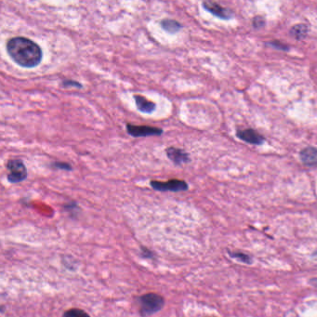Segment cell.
<instances>
[{"label": "cell", "instance_id": "8", "mask_svg": "<svg viewBox=\"0 0 317 317\" xmlns=\"http://www.w3.org/2000/svg\"><path fill=\"white\" fill-rule=\"evenodd\" d=\"M237 135L239 139L245 143L255 145H260L264 143V138L262 137L257 131L251 129L247 130H238Z\"/></svg>", "mask_w": 317, "mask_h": 317}, {"label": "cell", "instance_id": "12", "mask_svg": "<svg viewBox=\"0 0 317 317\" xmlns=\"http://www.w3.org/2000/svg\"><path fill=\"white\" fill-rule=\"evenodd\" d=\"M290 33L292 36L295 37L296 39L301 40L307 35L308 27L305 24H297L294 27H292Z\"/></svg>", "mask_w": 317, "mask_h": 317}, {"label": "cell", "instance_id": "6", "mask_svg": "<svg viewBox=\"0 0 317 317\" xmlns=\"http://www.w3.org/2000/svg\"><path fill=\"white\" fill-rule=\"evenodd\" d=\"M202 6L207 11H209V13L216 16L220 19L229 20L233 17V12L231 11L229 8L224 7L223 6H221L220 4L216 3V2L206 1V2L202 3Z\"/></svg>", "mask_w": 317, "mask_h": 317}, {"label": "cell", "instance_id": "7", "mask_svg": "<svg viewBox=\"0 0 317 317\" xmlns=\"http://www.w3.org/2000/svg\"><path fill=\"white\" fill-rule=\"evenodd\" d=\"M166 154L167 158L172 161L175 165L186 164L190 161V157L187 153L180 148L167 147L166 149Z\"/></svg>", "mask_w": 317, "mask_h": 317}, {"label": "cell", "instance_id": "10", "mask_svg": "<svg viewBox=\"0 0 317 317\" xmlns=\"http://www.w3.org/2000/svg\"><path fill=\"white\" fill-rule=\"evenodd\" d=\"M301 160L306 166H316L317 165V148L316 147H306L300 153Z\"/></svg>", "mask_w": 317, "mask_h": 317}, {"label": "cell", "instance_id": "14", "mask_svg": "<svg viewBox=\"0 0 317 317\" xmlns=\"http://www.w3.org/2000/svg\"><path fill=\"white\" fill-rule=\"evenodd\" d=\"M230 255L232 257H233V258H235V259H238L239 260H241V261L245 262V263H251V259H250V257H249L248 255H245L244 253L230 252Z\"/></svg>", "mask_w": 317, "mask_h": 317}, {"label": "cell", "instance_id": "15", "mask_svg": "<svg viewBox=\"0 0 317 317\" xmlns=\"http://www.w3.org/2000/svg\"><path fill=\"white\" fill-rule=\"evenodd\" d=\"M52 166L57 168V169H63V170H66V171L73 170V166L69 163H65V162H53Z\"/></svg>", "mask_w": 317, "mask_h": 317}, {"label": "cell", "instance_id": "16", "mask_svg": "<svg viewBox=\"0 0 317 317\" xmlns=\"http://www.w3.org/2000/svg\"><path fill=\"white\" fill-rule=\"evenodd\" d=\"M62 84L64 86H77L79 88L83 87L82 84H80L79 81H76V80L65 79L62 82Z\"/></svg>", "mask_w": 317, "mask_h": 317}, {"label": "cell", "instance_id": "1", "mask_svg": "<svg viewBox=\"0 0 317 317\" xmlns=\"http://www.w3.org/2000/svg\"><path fill=\"white\" fill-rule=\"evenodd\" d=\"M7 54L15 64L23 68H34L43 59V51L38 44L24 36L9 38L6 45Z\"/></svg>", "mask_w": 317, "mask_h": 317}, {"label": "cell", "instance_id": "11", "mask_svg": "<svg viewBox=\"0 0 317 317\" xmlns=\"http://www.w3.org/2000/svg\"><path fill=\"white\" fill-rule=\"evenodd\" d=\"M160 25L164 31H166L168 34H176L180 31L182 25L180 22H177L173 19H164L160 22Z\"/></svg>", "mask_w": 317, "mask_h": 317}, {"label": "cell", "instance_id": "3", "mask_svg": "<svg viewBox=\"0 0 317 317\" xmlns=\"http://www.w3.org/2000/svg\"><path fill=\"white\" fill-rule=\"evenodd\" d=\"M6 166L9 170L7 179L10 183L21 182L22 180H25L28 176L27 168L22 159H9L7 162Z\"/></svg>", "mask_w": 317, "mask_h": 317}, {"label": "cell", "instance_id": "4", "mask_svg": "<svg viewBox=\"0 0 317 317\" xmlns=\"http://www.w3.org/2000/svg\"><path fill=\"white\" fill-rule=\"evenodd\" d=\"M151 187L159 192H184L187 191L188 183L185 180L173 179L167 181H158V180H151L150 182Z\"/></svg>", "mask_w": 317, "mask_h": 317}, {"label": "cell", "instance_id": "9", "mask_svg": "<svg viewBox=\"0 0 317 317\" xmlns=\"http://www.w3.org/2000/svg\"><path fill=\"white\" fill-rule=\"evenodd\" d=\"M133 97L136 102L138 110L144 114H152L157 108V104L154 101L146 99L144 96L134 95Z\"/></svg>", "mask_w": 317, "mask_h": 317}, {"label": "cell", "instance_id": "19", "mask_svg": "<svg viewBox=\"0 0 317 317\" xmlns=\"http://www.w3.org/2000/svg\"><path fill=\"white\" fill-rule=\"evenodd\" d=\"M141 249H142V255L144 258H150V259L154 258V253L152 252L150 249L145 247H142Z\"/></svg>", "mask_w": 317, "mask_h": 317}, {"label": "cell", "instance_id": "18", "mask_svg": "<svg viewBox=\"0 0 317 317\" xmlns=\"http://www.w3.org/2000/svg\"><path fill=\"white\" fill-rule=\"evenodd\" d=\"M264 24V20L261 18V17H257L254 19V22H253V25L255 28H259L261 26H263Z\"/></svg>", "mask_w": 317, "mask_h": 317}, {"label": "cell", "instance_id": "5", "mask_svg": "<svg viewBox=\"0 0 317 317\" xmlns=\"http://www.w3.org/2000/svg\"><path fill=\"white\" fill-rule=\"evenodd\" d=\"M127 131L130 136L134 138L149 137V136H161L164 130L157 127L150 126H136L128 123L126 125Z\"/></svg>", "mask_w": 317, "mask_h": 317}, {"label": "cell", "instance_id": "13", "mask_svg": "<svg viewBox=\"0 0 317 317\" xmlns=\"http://www.w3.org/2000/svg\"><path fill=\"white\" fill-rule=\"evenodd\" d=\"M64 317H90V316L85 311L78 309V308H73L65 312Z\"/></svg>", "mask_w": 317, "mask_h": 317}, {"label": "cell", "instance_id": "2", "mask_svg": "<svg viewBox=\"0 0 317 317\" xmlns=\"http://www.w3.org/2000/svg\"><path fill=\"white\" fill-rule=\"evenodd\" d=\"M140 314L143 317H150L157 314L164 307L165 299L157 293H146L138 298Z\"/></svg>", "mask_w": 317, "mask_h": 317}, {"label": "cell", "instance_id": "17", "mask_svg": "<svg viewBox=\"0 0 317 317\" xmlns=\"http://www.w3.org/2000/svg\"><path fill=\"white\" fill-rule=\"evenodd\" d=\"M269 44H270L272 47L277 49V50L285 51H288V46L285 45V44L281 43V42H279V41H273V42H270Z\"/></svg>", "mask_w": 317, "mask_h": 317}]
</instances>
